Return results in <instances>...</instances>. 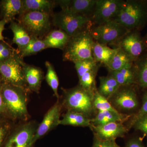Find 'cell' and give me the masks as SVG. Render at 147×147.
<instances>
[{
  "label": "cell",
  "mask_w": 147,
  "mask_h": 147,
  "mask_svg": "<svg viewBox=\"0 0 147 147\" xmlns=\"http://www.w3.org/2000/svg\"><path fill=\"white\" fill-rule=\"evenodd\" d=\"M10 129V126L7 123L0 121V147L7 136Z\"/></svg>",
  "instance_id": "d590c367"
},
{
  "label": "cell",
  "mask_w": 147,
  "mask_h": 147,
  "mask_svg": "<svg viewBox=\"0 0 147 147\" xmlns=\"http://www.w3.org/2000/svg\"><path fill=\"white\" fill-rule=\"evenodd\" d=\"M135 61L121 48L117 50L112 59L106 67L108 71H117L133 65Z\"/></svg>",
  "instance_id": "7402d4cb"
},
{
  "label": "cell",
  "mask_w": 147,
  "mask_h": 147,
  "mask_svg": "<svg viewBox=\"0 0 147 147\" xmlns=\"http://www.w3.org/2000/svg\"><path fill=\"white\" fill-rule=\"evenodd\" d=\"M92 147H121L115 140H102L94 137Z\"/></svg>",
  "instance_id": "e575fe53"
},
{
  "label": "cell",
  "mask_w": 147,
  "mask_h": 147,
  "mask_svg": "<svg viewBox=\"0 0 147 147\" xmlns=\"http://www.w3.org/2000/svg\"><path fill=\"white\" fill-rule=\"evenodd\" d=\"M109 75L115 79L121 86L137 85V77L134 64L117 71H109Z\"/></svg>",
  "instance_id": "d6986e66"
},
{
  "label": "cell",
  "mask_w": 147,
  "mask_h": 147,
  "mask_svg": "<svg viewBox=\"0 0 147 147\" xmlns=\"http://www.w3.org/2000/svg\"><path fill=\"white\" fill-rule=\"evenodd\" d=\"M24 73L28 90L38 93L43 79V73L41 69L25 63Z\"/></svg>",
  "instance_id": "2e32d148"
},
{
  "label": "cell",
  "mask_w": 147,
  "mask_h": 147,
  "mask_svg": "<svg viewBox=\"0 0 147 147\" xmlns=\"http://www.w3.org/2000/svg\"><path fill=\"white\" fill-rule=\"evenodd\" d=\"M45 65L47 70L45 76L46 82L53 90L56 97L59 98V96L58 90L59 86V80L57 74L53 65L50 62L46 61L45 62Z\"/></svg>",
  "instance_id": "f1b7e54d"
},
{
  "label": "cell",
  "mask_w": 147,
  "mask_h": 147,
  "mask_svg": "<svg viewBox=\"0 0 147 147\" xmlns=\"http://www.w3.org/2000/svg\"><path fill=\"white\" fill-rule=\"evenodd\" d=\"M1 83V91L5 104L6 114L15 119L26 120L27 90L11 84Z\"/></svg>",
  "instance_id": "7a4b0ae2"
},
{
  "label": "cell",
  "mask_w": 147,
  "mask_h": 147,
  "mask_svg": "<svg viewBox=\"0 0 147 147\" xmlns=\"http://www.w3.org/2000/svg\"><path fill=\"white\" fill-rule=\"evenodd\" d=\"M94 137L102 140H115L123 137L127 133L128 129L123 123H110L103 125L92 126Z\"/></svg>",
  "instance_id": "5bb4252c"
},
{
  "label": "cell",
  "mask_w": 147,
  "mask_h": 147,
  "mask_svg": "<svg viewBox=\"0 0 147 147\" xmlns=\"http://www.w3.org/2000/svg\"><path fill=\"white\" fill-rule=\"evenodd\" d=\"M90 29L70 37L63 50V60L74 63L86 60H94L92 50L94 41L90 33Z\"/></svg>",
  "instance_id": "3957f363"
},
{
  "label": "cell",
  "mask_w": 147,
  "mask_h": 147,
  "mask_svg": "<svg viewBox=\"0 0 147 147\" xmlns=\"http://www.w3.org/2000/svg\"><path fill=\"white\" fill-rule=\"evenodd\" d=\"M124 1L122 0H96L91 17L92 25L115 19L119 13Z\"/></svg>",
  "instance_id": "30bf717a"
},
{
  "label": "cell",
  "mask_w": 147,
  "mask_h": 147,
  "mask_svg": "<svg viewBox=\"0 0 147 147\" xmlns=\"http://www.w3.org/2000/svg\"><path fill=\"white\" fill-rule=\"evenodd\" d=\"M3 19L7 23L13 21L16 16L23 13V0H3L1 3Z\"/></svg>",
  "instance_id": "ac0fdd59"
},
{
  "label": "cell",
  "mask_w": 147,
  "mask_h": 147,
  "mask_svg": "<svg viewBox=\"0 0 147 147\" xmlns=\"http://www.w3.org/2000/svg\"><path fill=\"white\" fill-rule=\"evenodd\" d=\"M47 48V45L43 39L31 37L28 45L20 51H17L21 57L23 58L36 55Z\"/></svg>",
  "instance_id": "83f0119b"
},
{
  "label": "cell",
  "mask_w": 147,
  "mask_h": 147,
  "mask_svg": "<svg viewBox=\"0 0 147 147\" xmlns=\"http://www.w3.org/2000/svg\"><path fill=\"white\" fill-rule=\"evenodd\" d=\"M123 147H145L142 140L137 138H133L129 140Z\"/></svg>",
  "instance_id": "8d00e7d4"
},
{
  "label": "cell",
  "mask_w": 147,
  "mask_h": 147,
  "mask_svg": "<svg viewBox=\"0 0 147 147\" xmlns=\"http://www.w3.org/2000/svg\"><path fill=\"white\" fill-rule=\"evenodd\" d=\"M131 126L134 127L135 129L141 131L147 137V115L137 119Z\"/></svg>",
  "instance_id": "836d02e7"
},
{
  "label": "cell",
  "mask_w": 147,
  "mask_h": 147,
  "mask_svg": "<svg viewBox=\"0 0 147 147\" xmlns=\"http://www.w3.org/2000/svg\"><path fill=\"white\" fill-rule=\"evenodd\" d=\"M117 48L108 47V45L95 42L93 46L94 59L98 64L103 65L105 67L115 55Z\"/></svg>",
  "instance_id": "44dd1931"
},
{
  "label": "cell",
  "mask_w": 147,
  "mask_h": 147,
  "mask_svg": "<svg viewBox=\"0 0 147 147\" xmlns=\"http://www.w3.org/2000/svg\"><path fill=\"white\" fill-rule=\"evenodd\" d=\"M114 20L129 31H140L147 23V0L124 1Z\"/></svg>",
  "instance_id": "6da1fadb"
},
{
  "label": "cell",
  "mask_w": 147,
  "mask_h": 147,
  "mask_svg": "<svg viewBox=\"0 0 147 147\" xmlns=\"http://www.w3.org/2000/svg\"><path fill=\"white\" fill-rule=\"evenodd\" d=\"M131 115L119 112L110 111H98L95 116L91 119L92 126L103 125L113 122L123 123L128 120Z\"/></svg>",
  "instance_id": "e0dca14e"
},
{
  "label": "cell",
  "mask_w": 147,
  "mask_h": 147,
  "mask_svg": "<svg viewBox=\"0 0 147 147\" xmlns=\"http://www.w3.org/2000/svg\"><path fill=\"white\" fill-rule=\"evenodd\" d=\"M74 65L79 79L88 71L98 69L100 66L94 60L80 61L75 63Z\"/></svg>",
  "instance_id": "1f68e13d"
},
{
  "label": "cell",
  "mask_w": 147,
  "mask_h": 147,
  "mask_svg": "<svg viewBox=\"0 0 147 147\" xmlns=\"http://www.w3.org/2000/svg\"><path fill=\"white\" fill-rule=\"evenodd\" d=\"M25 64L18 52L9 59L0 62V82L28 90L24 76Z\"/></svg>",
  "instance_id": "52a82bcc"
},
{
  "label": "cell",
  "mask_w": 147,
  "mask_h": 147,
  "mask_svg": "<svg viewBox=\"0 0 147 147\" xmlns=\"http://www.w3.org/2000/svg\"><path fill=\"white\" fill-rule=\"evenodd\" d=\"M129 31L115 20L92 25L90 32L95 42L110 46L115 44Z\"/></svg>",
  "instance_id": "ba28073f"
},
{
  "label": "cell",
  "mask_w": 147,
  "mask_h": 147,
  "mask_svg": "<svg viewBox=\"0 0 147 147\" xmlns=\"http://www.w3.org/2000/svg\"><path fill=\"white\" fill-rule=\"evenodd\" d=\"M95 92L85 89L79 85L63 89V105L67 111L81 113L92 119V116L96 113L94 106Z\"/></svg>",
  "instance_id": "277c9868"
},
{
  "label": "cell",
  "mask_w": 147,
  "mask_h": 147,
  "mask_svg": "<svg viewBox=\"0 0 147 147\" xmlns=\"http://www.w3.org/2000/svg\"><path fill=\"white\" fill-rule=\"evenodd\" d=\"M53 25L65 32L69 36L90 29L92 24L90 17L62 10L53 15Z\"/></svg>",
  "instance_id": "5b68a950"
},
{
  "label": "cell",
  "mask_w": 147,
  "mask_h": 147,
  "mask_svg": "<svg viewBox=\"0 0 147 147\" xmlns=\"http://www.w3.org/2000/svg\"><path fill=\"white\" fill-rule=\"evenodd\" d=\"M137 85L143 89H147V51L134 61Z\"/></svg>",
  "instance_id": "4316f807"
},
{
  "label": "cell",
  "mask_w": 147,
  "mask_h": 147,
  "mask_svg": "<svg viewBox=\"0 0 147 147\" xmlns=\"http://www.w3.org/2000/svg\"><path fill=\"white\" fill-rule=\"evenodd\" d=\"M9 27L13 33L12 42L18 46L17 50L20 51L28 45L31 37L25 28L18 22L11 21Z\"/></svg>",
  "instance_id": "d4e9b609"
},
{
  "label": "cell",
  "mask_w": 147,
  "mask_h": 147,
  "mask_svg": "<svg viewBox=\"0 0 147 147\" xmlns=\"http://www.w3.org/2000/svg\"><path fill=\"white\" fill-rule=\"evenodd\" d=\"M62 10H67L91 18L95 7L96 0H61L56 1Z\"/></svg>",
  "instance_id": "9a60e30c"
},
{
  "label": "cell",
  "mask_w": 147,
  "mask_h": 147,
  "mask_svg": "<svg viewBox=\"0 0 147 147\" xmlns=\"http://www.w3.org/2000/svg\"><path fill=\"white\" fill-rule=\"evenodd\" d=\"M98 70L96 69L88 71L79 78V86L88 90L96 91L97 88L96 84V77Z\"/></svg>",
  "instance_id": "f546056e"
},
{
  "label": "cell",
  "mask_w": 147,
  "mask_h": 147,
  "mask_svg": "<svg viewBox=\"0 0 147 147\" xmlns=\"http://www.w3.org/2000/svg\"><path fill=\"white\" fill-rule=\"evenodd\" d=\"M37 127L32 121L22 125L11 134L3 147H32Z\"/></svg>",
  "instance_id": "7c38bea8"
},
{
  "label": "cell",
  "mask_w": 147,
  "mask_h": 147,
  "mask_svg": "<svg viewBox=\"0 0 147 147\" xmlns=\"http://www.w3.org/2000/svg\"><path fill=\"white\" fill-rule=\"evenodd\" d=\"M52 15L42 11H29L19 16L18 22L31 37L42 39L51 31L50 16Z\"/></svg>",
  "instance_id": "8992f818"
},
{
  "label": "cell",
  "mask_w": 147,
  "mask_h": 147,
  "mask_svg": "<svg viewBox=\"0 0 147 147\" xmlns=\"http://www.w3.org/2000/svg\"><path fill=\"white\" fill-rule=\"evenodd\" d=\"M4 114H6L5 105L1 91V83L0 82V115Z\"/></svg>",
  "instance_id": "74e56055"
},
{
  "label": "cell",
  "mask_w": 147,
  "mask_h": 147,
  "mask_svg": "<svg viewBox=\"0 0 147 147\" xmlns=\"http://www.w3.org/2000/svg\"><path fill=\"white\" fill-rule=\"evenodd\" d=\"M111 46L113 48H121L135 61L147 51L144 37L138 30L129 31Z\"/></svg>",
  "instance_id": "9c48e42d"
},
{
  "label": "cell",
  "mask_w": 147,
  "mask_h": 147,
  "mask_svg": "<svg viewBox=\"0 0 147 147\" xmlns=\"http://www.w3.org/2000/svg\"><path fill=\"white\" fill-rule=\"evenodd\" d=\"M133 86H121L109 99V101L116 110L131 111L138 108L139 100Z\"/></svg>",
  "instance_id": "8fae6325"
},
{
  "label": "cell",
  "mask_w": 147,
  "mask_h": 147,
  "mask_svg": "<svg viewBox=\"0 0 147 147\" xmlns=\"http://www.w3.org/2000/svg\"><path fill=\"white\" fill-rule=\"evenodd\" d=\"M61 107V105L58 102L47 111L37 128L34 138V144L38 139L59 125Z\"/></svg>",
  "instance_id": "4fadbf2b"
},
{
  "label": "cell",
  "mask_w": 147,
  "mask_h": 147,
  "mask_svg": "<svg viewBox=\"0 0 147 147\" xmlns=\"http://www.w3.org/2000/svg\"><path fill=\"white\" fill-rule=\"evenodd\" d=\"M144 37L145 40H146V42L147 44V32L146 34V36H145V37Z\"/></svg>",
  "instance_id": "ab89813d"
},
{
  "label": "cell",
  "mask_w": 147,
  "mask_h": 147,
  "mask_svg": "<svg viewBox=\"0 0 147 147\" xmlns=\"http://www.w3.org/2000/svg\"><path fill=\"white\" fill-rule=\"evenodd\" d=\"M7 23V22L3 19H2L0 21V42L1 41L6 42L5 41V38L3 36V32L5 29V27Z\"/></svg>",
  "instance_id": "f35d334b"
},
{
  "label": "cell",
  "mask_w": 147,
  "mask_h": 147,
  "mask_svg": "<svg viewBox=\"0 0 147 147\" xmlns=\"http://www.w3.org/2000/svg\"><path fill=\"white\" fill-rule=\"evenodd\" d=\"M94 106L96 112L103 111L119 112L113 107L108 99L102 96L98 92L97 90L94 93Z\"/></svg>",
  "instance_id": "4dcf8cb0"
},
{
  "label": "cell",
  "mask_w": 147,
  "mask_h": 147,
  "mask_svg": "<svg viewBox=\"0 0 147 147\" xmlns=\"http://www.w3.org/2000/svg\"><path fill=\"white\" fill-rule=\"evenodd\" d=\"M99 87L97 91L108 100L117 91L121 86L112 76H100Z\"/></svg>",
  "instance_id": "484cf974"
},
{
  "label": "cell",
  "mask_w": 147,
  "mask_h": 147,
  "mask_svg": "<svg viewBox=\"0 0 147 147\" xmlns=\"http://www.w3.org/2000/svg\"><path fill=\"white\" fill-rule=\"evenodd\" d=\"M23 13L29 11H39L52 14L53 8L57 5L56 1L50 0H23Z\"/></svg>",
  "instance_id": "cb8c5ba5"
},
{
  "label": "cell",
  "mask_w": 147,
  "mask_h": 147,
  "mask_svg": "<svg viewBox=\"0 0 147 147\" xmlns=\"http://www.w3.org/2000/svg\"><path fill=\"white\" fill-rule=\"evenodd\" d=\"M91 119L81 113L67 111L63 116V118L60 120L59 125L91 128L92 126Z\"/></svg>",
  "instance_id": "603a6c76"
},
{
  "label": "cell",
  "mask_w": 147,
  "mask_h": 147,
  "mask_svg": "<svg viewBox=\"0 0 147 147\" xmlns=\"http://www.w3.org/2000/svg\"><path fill=\"white\" fill-rule=\"evenodd\" d=\"M147 115V91L144 94L142 98V104L138 112L132 117L129 127H131L134 121L142 116Z\"/></svg>",
  "instance_id": "d6a6232c"
},
{
  "label": "cell",
  "mask_w": 147,
  "mask_h": 147,
  "mask_svg": "<svg viewBox=\"0 0 147 147\" xmlns=\"http://www.w3.org/2000/svg\"><path fill=\"white\" fill-rule=\"evenodd\" d=\"M70 38L65 32L58 29L51 30L43 39L47 48H57L63 50Z\"/></svg>",
  "instance_id": "ffe728a7"
}]
</instances>
